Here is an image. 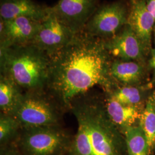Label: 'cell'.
<instances>
[{
    "mask_svg": "<svg viewBox=\"0 0 155 155\" xmlns=\"http://www.w3.org/2000/svg\"><path fill=\"white\" fill-rule=\"evenodd\" d=\"M105 40L83 31L50 56L47 88L61 107L73 103L96 86L109 82L111 62Z\"/></svg>",
    "mask_w": 155,
    "mask_h": 155,
    "instance_id": "6da1fadb",
    "label": "cell"
},
{
    "mask_svg": "<svg viewBox=\"0 0 155 155\" xmlns=\"http://www.w3.org/2000/svg\"><path fill=\"white\" fill-rule=\"evenodd\" d=\"M71 109L78 129L67 155H123L122 140L106 110L89 97L76 100Z\"/></svg>",
    "mask_w": 155,
    "mask_h": 155,
    "instance_id": "7a4b0ae2",
    "label": "cell"
},
{
    "mask_svg": "<svg viewBox=\"0 0 155 155\" xmlns=\"http://www.w3.org/2000/svg\"><path fill=\"white\" fill-rule=\"evenodd\" d=\"M0 63L1 74L25 92L47 88L50 56L33 44L0 47Z\"/></svg>",
    "mask_w": 155,
    "mask_h": 155,
    "instance_id": "3957f363",
    "label": "cell"
},
{
    "mask_svg": "<svg viewBox=\"0 0 155 155\" xmlns=\"http://www.w3.org/2000/svg\"><path fill=\"white\" fill-rule=\"evenodd\" d=\"M18 145L22 155H67L71 141L59 125L21 129Z\"/></svg>",
    "mask_w": 155,
    "mask_h": 155,
    "instance_id": "277c9868",
    "label": "cell"
},
{
    "mask_svg": "<svg viewBox=\"0 0 155 155\" xmlns=\"http://www.w3.org/2000/svg\"><path fill=\"white\" fill-rule=\"evenodd\" d=\"M13 116L21 129L58 125L60 120L57 107L44 91L25 92Z\"/></svg>",
    "mask_w": 155,
    "mask_h": 155,
    "instance_id": "5b68a950",
    "label": "cell"
},
{
    "mask_svg": "<svg viewBox=\"0 0 155 155\" xmlns=\"http://www.w3.org/2000/svg\"><path fill=\"white\" fill-rule=\"evenodd\" d=\"M128 15L129 11L121 1L102 6L94 12L83 31L93 37L107 40L127 25Z\"/></svg>",
    "mask_w": 155,
    "mask_h": 155,
    "instance_id": "8992f818",
    "label": "cell"
},
{
    "mask_svg": "<svg viewBox=\"0 0 155 155\" xmlns=\"http://www.w3.org/2000/svg\"><path fill=\"white\" fill-rule=\"evenodd\" d=\"M76 34L62 22L50 7L49 14L41 21L39 32L32 44L51 56L66 46Z\"/></svg>",
    "mask_w": 155,
    "mask_h": 155,
    "instance_id": "52a82bcc",
    "label": "cell"
},
{
    "mask_svg": "<svg viewBox=\"0 0 155 155\" xmlns=\"http://www.w3.org/2000/svg\"><path fill=\"white\" fill-rule=\"evenodd\" d=\"M97 4L98 0H59L51 9L62 22L78 33L83 31L97 9Z\"/></svg>",
    "mask_w": 155,
    "mask_h": 155,
    "instance_id": "ba28073f",
    "label": "cell"
},
{
    "mask_svg": "<svg viewBox=\"0 0 155 155\" xmlns=\"http://www.w3.org/2000/svg\"><path fill=\"white\" fill-rule=\"evenodd\" d=\"M41 24V21L25 17L6 20L1 18L0 47L32 43Z\"/></svg>",
    "mask_w": 155,
    "mask_h": 155,
    "instance_id": "9c48e42d",
    "label": "cell"
},
{
    "mask_svg": "<svg viewBox=\"0 0 155 155\" xmlns=\"http://www.w3.org/2000/svg\"><path fill=\"white\" fill-rule=\"evenodd\" d=\"M105 45L110 55L121 61H139L143 58L146 51L144 45L127 24L116 35L105 40Z\"/></svg>",
    "mask_w": 155,
    "mask_h": 155,
    "instance_id": "30bf717a",
    "label": "cell"
},
{
    "mask_svg": "<svg viewBox=\"0 0 155 155\" xmlns=\"http://www.w3.org/2000/svg\"><path fill=\"white\" fill-rule=\"evenodd\" d=\"M130 2L127 25L147 51L151 45L152 33L155 29L154 18L147 8L145 0H130Z\"/></svg>",
    "mask_w": 155,
    "mask_h": 155,
    "instance_id": "8fae6325",
    "label": "cell"
},
{
    "mask_svg": "<svg viewBox=\"0 0 155 155\" xmlns=\"http://www.w3.org/2000/svg\"><path fill=\"white\" fill-rule=\"evenodd\" d=\"M50 12V7L41 5L33 0H1L0 17L6 20L25 17L43 21Z\"/></svg>",
    "mask_w": 155,
    "mask_h": 155,
    "instance_id": "7c38bea8",
    "label": "cell"
},
{
    "mask_svg": "<svg viewBox=\"0 0 155 155\" xmlns=\"http://www.w3.org/2000/svg\"><path fill=\"white\" fill-rule=\"evenodd\" d=\"M105 110L111 121L124 129L134 126L140 120L141 113L136 106L127 105L110 98L107 100Z\"/></svg>",
    "mask_w": 155,
    "mask_h": 155,
    "instance_id": "4fadbf2b",
    "label": "cell"
},
{
    "mask_svg": "<svg viewBox=\"0 0 155 155\" xmlns=\"http://www.w3.org/2000/svg\"><path fill=\"white\" fill-rule=\"evenodd\" d=\"M16 83L9 78L0 77V109L1 113L13 116L22 101L24 94Z\"/></svg>",
    "mask_w": 155,
    "mask_h": 155,
    "instance_id": "5bb4252c",
    "label": "cell"
},
{
    "mask_svg": "<svg viewBox=\"0 0 155 155\" xmlns=\"http://www.w3.org/2000/svg\"><path fill=\"white\" fill-rule=\"evenodd\" d=\"M111 77L125 84L138 82L143 75V68L135 61L116 60L111 62L110 68Z\"/></svg>",
    "mask_w": 155,
    "mask_h": 155,
    "instance_id": "9a60e30c",
    "label": "cell"
},
{
    "mask_svg": "<svg viewBox=\"0 0 155 155\" xmlns=\"http://www.w3.org/2000/svg\"><path fill=\"white\" fill-rule=\"evenodd\" d=\"M139 121V126L147 139L149 155H152L155 150V94L148 98Z\"/></svg>",
    "mask_w": 155,
    "mask_h": 155,
    "instance_id": "2e32d148",
    "label": "cell"
},
{
    "mask_svg": "<svg viewBox=\"0 0 155 155\" xmlns=\"http://www.w3.org/2000/svg\"><path fill=\"white\" fill-rule=\"evenodd\" d=\"M124 135L128 155H149L147 139L140 126L126 128Z\"/></svg>",
    "mask_w": 155,
    "mask_h": 155,
    "instance_id": "e0dca14e",
    "label": "cell"
},
{
    "mask_svg": "<svg viewBox=\"0 0 155 155\" xmlns=\"http://www.w3.org/2000/svg\"><path fill=\"white\" fill-rule=\"evenodd\" d=\"M21 129L19 122L14 117L1 113L0 143L1 146L8 144L16 137Z\"/></svg>",
    "mask_w": 155,
    "mask_h": 155,
    "instance_id": "ac0fdd59",
    "label": "cell"
},
{
    "mask_svg": "<svg viewBox=\"0 0 155 155\" xmlns=\"http://www.w3.org/2000/svg\"><path fill=\"white\" fill-rule=\"evenodd\" d=\"M110 97L120 104L132 106H136L141 98L139 89L130 86H127L117 90Z\"/></svg>",
    "mask_w": 155,
    "mask_h": 155,
    "instance_id": "d6986e66",
    "label": "cell"
},
{
    "mask_svg": "<svg viewBox=\"0 0 155 155\" xmlns=\"http://www.w3.org/2000/svg\"><path fill=\"white\" fill-rule=\"evenodd\" d=\"M0 155H22L21 152L16 147L6 145L1 146Z\"/></svg>",
    "mask_w": 155,
    "mask_h": 155,
    "instance_id": "ffe728a7",
    "label": "cell"
},
{
    "mask_svg": "<svg viewBox=\"0 0 155 155\" xmlns=\"http://www.w3.org/2000/svg\"><path fill=\"white\" fill-rule=\"evenodd\" d=\"M146 6L148 11L154 18L155 22V0H145ZM155 34V25L154 29Z\"/></svg>",
    "mask_w": 155,
    "mask_h": 155,
    "instance_id": "44dd1931",
    "label": "cell"
},
{
    "mask_svg": "<svg viewBox=\"0 0 155 155\" xmlns=\"http://www.w3.org/2000/svg\"><path fill=\"white\" fill-rule=\"evenodd\" d=\"M150 66L155 70V48L152 51V56L150 59Z\"/></svg>",
    "mask_w": 155,
    "mask_h": 155,
    "instance_id": "7402d4cb",
    "label": "cell"
}]
</instances>
